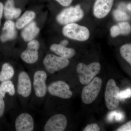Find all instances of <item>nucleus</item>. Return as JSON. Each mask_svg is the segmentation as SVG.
I'll use <instances>...</instances> for the list:
<instances>
[{"mask_svg":"<svg viewBox=\"0 0 131 131\" xmlns=\"http://www.w3.org/2000/svg\"><path fill=\"white\" fill-rule=\"evenodd\" d=\"M70 89L69 86L66 83L59 81L50 84L48 88V91L52 95L67 99L70 98L73 95V93Z\"/></svg>","mask_w":131,"mask_h":131,"instance_id":"nucleus-7","label":"nucleus"},{"mask_svg":"<svg viewBox=\"0 0 131 131\" xmlns=\"http://www.w3.org/2000/svg\"><path fill=\"white\" fill-rule=\"evenodd\" d=\"M34 121L31 115L23 113L19 115L15 122V128L17 131H32L34 129Z\"/></svg>","mask_w":131,"mask_h":131,"instance_id":"nucleus-13","label":"nucleus"},{"mask_svg":"<svg viewBox=\"0 0 131 131\" xmlns=\"http://www.w3.org/2000/svg\"><path fill=\"white\" fill-rule=\"evenodd\" d=\"M32 85L29 76L25 71L19 74L17 84V93L23 97H28L31 91Z\"/></svg>","mask_w":131,"mask_h":131,"instance_id":"nucleus-11","label":"nucleus"},{"mask_svg":"<svg viewBox=\"0 0 131 131\" xmlns=\"http://www.w3.org/2000/svg\"><path fill=\"white\" fill-rule=\"evenodd\" d=\"M117 131H131V122L129 121L127 123L121 126L116 130Z\"/></svg>","mask_w":131,"mask_h":131,"instance_id":"nucleus-28","label":"nucleus"},{"mask_svg":"<svg viewBox=\"0 0 131 131\" xmlns=\"http://www.w3.org/2000/svg\"><path fill=\"white\" fill-rule=\"evenodd\" d=\"M101 79L95 77L88 85L84 87L82 93V100L86 104L93 103L100 93L102 85Z\"/></svg>","mask_w":131,"mask_h":131,"instance_id":"nucleus-4","label":"nucleus"},{"mask_svg":"<svg viewBox=\"0 0 131 131\" xmlns=\"http://www.w3.org/2000/svg\"><path fill=\"white\" fill-rule=\"evenodd\" d=\"M14 70L13 66L8 63L3 64L0 72V82L9 80L13 77Z\"/></svg>","mask_w":131,"mask_h":131,"instance_id":"nucleus-19","label":"nucleus"},{"mask_svg":"<svg viewBox=\"0 0 131 131\" xmlns=\"http://www.w3.org/2000/svg\"><path fill=\"white\" fill-rule=\"evenodd\" d=\"M127 9H129L130 11H131V3H129L127 5Z\"/></svg>","mask_w":131,"mask_h":131,"instance_id":"nucleus-34","label":"nucleus"},{"mask_svg":"<svg viewBox=\"0 0 131 131\" xmlns=\"http://www.w3.org/2000/svg\"><path fill=\"white\" fill-rule=\"evenodd\" d=\"M36 14L31 10H27L21 15L16 20L15 26L19 30L23 29L26 26L30 24L35 19Z\"/></svg>","mask_w":131,"mask_h":131,"instance_id":"nucleus-18","label":"nucleus"},{"mask_svg":"<svg viewBox=\"0 0 131 131\" xmlns=\"http://www.w3.org/2000/svg\"><path fill=\"white\" fill-rule=\"evenodd\" d=\"M43 63L46 70L50 74H53L66 68L69 64V61L68 59L49 54L44 59Z\"/></svg>","mask_w":131,"mask_h":131,"instance_id":"nucleus-6","label":"nucleus"},{"mask_svg":"<svg viewBox=\"0 0 131 131\" xmlns=\"http://www.w3.org/2000/svg\"><path fill=\"white\" fill-rule=\"evenodd\" d=\"M15 24L12 20H7L2 28L0 35V41L5 43L16 39L18 35Z\"/></svg>","mask_w":131,"mask_h":131,"instance_id":"nucleus-14","label":"nucleus"},{"mask_svg":"<svg viewBox=\"0 0 131 131\" xmlns=\"http://www.w3.org/2000/svg\"><path fill=\"white\" fill-rule=\"evenodd\" d=\"M110 34L111 36L115 38L121 35L119 28L118 25L113 26L110 29Z\"/></svg>","mask_w":131,"mask_h":131,"instance_id":"nucleus-26","label":"nucleus"},{"mask_svg":"<svg viewBox=\"0 0 131 131\" xmlns=\"http://www.w3.org/2000/svg\"><path fill=\"white\" fill-rule=\"evenodd\" d=\"M69 42L68 40L64 39V40H62L61 41V42H60V44L61 45L63 46L66 47L69 44Z\"/></svg>","mask_w":131,"mask_h":131,"instance_id":"nucleus-33","label":"nucleus"},{"mask_svg":"<svg viewBox=\"0 0 131 131\" xmlns=\"http://www.w3.org/2000/svg\"><path fill=\"white\" fill-rule=\"evenodd\" d=\"M113 16L116 20L118 21H124L129 19V16L125 12L120 9H116L114 11Z\"/></svg>","mask_w":131,"mask_h":131,"instance_id":"nucleus-22","label":"nucleus"},{"mask_svg":"<svg viewBox=\"0 0 131 131\" xmlns=\"http://www.w3.org/2000/svg\"><path fill=\"white\" fill-rule=\"evenodd\" d=\"M116 113H117L116 111H114L109 113L107 115V119L110 122H112L114 120H115Z\"/></svg>","mask_w":131,"mask_h":131,"instance_id":"nucleus-31","label":"nucleus"},{"mask_svg":"<svg viewBox=\"0 0 131 131\" xmlns=\"http://www.w3.org/2000/svg\"><path fill=\"white\" fill-rule=\"evenodd\" d=\"M61 6L64 7H68L70 6L73 0H56Z\"/></svg>","mask_w":131,"mask_h":131,"instance_id":"nucleus-29","label":"nucleus"},{"mask_svg":"<svg viewBox=\"0 0 131 131\" xmlns=\"http://www.w3.org/2000/svg\"><path fill=\"white\" fill-rule=\"evenodd\" d=\"M114 0H96L93 8L94 15L99 19L102 18L111 11Z\"/></svg>","mask_w":131,"mask_h":131,"instance_id":"nucleus-12","label":"nucleus"},{"mask_svg":"<svg viewBox=\"0 0 131 131\" xmlns=\"http://www.w3.org/2000/svg\"><path fill=\"white\" fill-rule=\"evenodd\" d=\"M21 13L20 8L15 7L14 0H7L3 8V14L7 20H13L18 18Z\"/></svg>","mask_w":131,"mask_h":131,"instance_id":"nucleus-16","label":"nucleus"},{"mask_svg":"<svg viewBox=\"0 0 131 131\" xmlns=\"http://www.w3.org/2000/svg\"><path fill=\"white\" fill-rule=\"evenodd\" d=\"M15 93L14 84L10 80L2 82L0 84V94L3 98L5 97L6 93L12 96L14 95Z\"/></svg>","mask_w":131,"mask_h":131,"instance_id":"nucleus-20","label":"nucleus"},{"mask_svg":"<svg viewBox=\"0 0 131 131\" xmlns=\"http://www.w3.org/2000/svg\"><path fill=\"white\" fill-rule=\"evenodd\" d=\"M100 130V127L96 124L94 123L88 125L84 129L83 131H99Z\"/></svg>","mask_w":131,"mask_h":131,"instance_id":"nucleus-25","label":"nucleus"},{"mask_svg":"<svg viewBox=\"0 0 131 131\" xmlns=\"http://www.w3.org/2000/svg\"><path fill=\"white\" fill-rule=\"evenodd\" d=\"M39 47L40 43L38 40L34 39L29 41L27 49L21 53V59L28 64H31L36 63L38 59Z\"/></svg>","mask_w":131,"mask_h":131,"instance_id":"nucleus-8","label":"nucleus"},{"mask_svg":"<svg viewBox=\"0 0 131 131\" xmlns=\"http://www.w3.org/2000/svg\"><path fill=\"white\" fill-rule=\"evenodd\" d=\"M131 96V90L128 89L125 90L119 91V99L124 100L126 98H130Z\"/></svg>","mask_w":131,"mask_h":131,"instance_id":"nucleus-24","label":"nucleus"},{"mask_svg":"<svg viewBox=\"0 0 131 131\" xmlns=\"http://www.w3.org/2000/svg\"><path fill=\"white\" fill-rule=\"evenodd\" d=\"M3 8L4 5L2 3L0 2V26L1 23V19L3 14Z\"/></svg>","mask_w":131,"mask_h":131,"instance_id":"nucleus-32","label":"nucleus"},{"mask_svg":"<svg viewBox=\"0 0 131 131\" xmlns=\"http://www.w3.org/2000/svg\"><path fill=\"white\" fill-rule=\"evenodd\" d=\"M62 33L66 37L79 41H86L90 37L88 28L74 23L65 25L63 28Z\"/></svg>","mask_w":131,"mask_h":131,"instance_id":"nucleus-3","label":"nucleus"},{"mask_svg":"<svg viewBox=\"0 0 131 131\" xmlns=\"http://www.w3.org/2000/svg\"><path fill=\"white\" fill-rule=\"evenodd\" d=\"M47 75L43 70L35 72L34 76L33 86L36 96L38 97H44L47 92L46 81Z\"/></svg>","mask_w":131,"mask_h":131,"instance_id":"nucleus-10","label":"nucleus"},{"mask_svg":"<svg viewBox=\"0 0 131 131\" xmlns=\"http://www.w3.org/2000/svg\"><path fill=\"white\" fill-rule=\"evenodd\" d=\"M50 50L59 56L66 59L73 58L75 54V51L72 48H67L58 44H53L50 47Z\"/></svg>","mask_w":131,"mask_h":131,"instance_id":"nucleus-17","label":"nucleus"},{"mask_svg":"<svg viewBox=\"0 0 131 131\" xmlns=\"http://www.w3.org/2000/svg\"><path fill=\"white\" fill-rule=\"evenodd\" d=\"M119 28L120 34L121 35H128L131 32L130 25L128 22L122 21L118 23L117 25Z\"/></svg>","mask_w":131,"mask_h":131,"instance_id":"nucleus-23","label":"nucleus"},{"mask_svg":"<svg viewBox=\"0 0 131 131\" xmlns=\"http://www.w3.org/2000/svg\"><path fill=\"white\" fill-rule=\"evenodd\" d=\"M124 115L123 113L121 112H117L115 115V120L117 122H120L124 119Z\"/></svg>","mask_w":131,"mask_h":131,"instance_id":"nucleus-30","label":"nucleus"},{"mask_svg":"<svg viewBox=\"0 0 131 131\" xmlns=\"http://www.w3.org/2000/svg\"><path fill=\"white\" fill-rule=\"evenodd\" d=\"M68 121L63 114L53 115L47 120L44 126L45 131H63L67 126Z\"/></svg>","mask_w":131,"mask_h":131,"instance_id":"nucleus-9","label":"nucleus"},{"mask_svg":"<svg viewBox=\"0 0 131 131\" xmlns=\"http://www.w3.org/2000/svg\"><path fill=\"white\" fill-rule=\"evenodd\" d=\"M121 54L123 58L131 64V45L127 44L122 46L120 49Z\"/></svg>","mask_w":131,"mask_h":131,"instance_id":"nucleus-21","label":"nucleus"},{"mask_svg":"<svg viewBox=\"0 0 131 131\" xmlns=\"http://www.w3.org/2000/svg\"><path fill=\"white\" fill-rule=\"evenodd\" d=\"M84 16V12L80 5L65 8L58 15L57 21L61 25H66L79 21Z\"/></svg>","mask_w":131,"mask_h":131,"instance_id":"nucleus-2","label":"nucleus"},{"mask_svg":"<svg viewBox=\"0 0 131 131\" xmlns=\"http://www.w3.org/2000/svg\"><path fill=\"white\" fill-rule=\"evenodd\" d=\"M21 36L26 42L33 40L40 32V29L35 21H32L23 28Z\"/></svg>","mask_w":131,"mask_h":131,"instance_id":"nucleus-15","label":"nucleus"},{"mask_svg":"<svg viewBox=\"0 0 131 131\" xmlns=\"http://www.w3.org/2000/svg\"><path fill=\"white\" fill-rule=\"evenodd\" d=\"M5 102L4 98L0 94V118L3 116L5 110Z\"/></svg>","mask_w":131,"mask_h":131,"instance_id":"nucleus-27","label":"nucleus"},{"mask_svg":"<svg viewBox=\"0 0 131 131\" xmlns=\"http://www.w3.org/2000/svg\"><path fill=\"white\" fill-rule=\"evenodd\" d=\"M119 88L114 80H108L106 86L105 92V101L107 107L110 110H113L118 107L119 104Z\"/></svg>","mask_w":131,"mask_h":131,"instance_id":"nucleus-5","label":"nucleus"},{"mask_svg":"<svg viewBox=\"0 0 131 131\" xmlns=\"http://www.w3.org/2000/svg\"><path fill=\"white\" fill-rule=\"evenodd\" d=\"M101 70V64L97 62L89 65L81 63L77 66V72L80 82L83 84H87L100 73Z\"/></svg>","mask_w":131,"mask_h":131,"instance_id":"nucleus-1","label":"nucleus"}]
</instances>
